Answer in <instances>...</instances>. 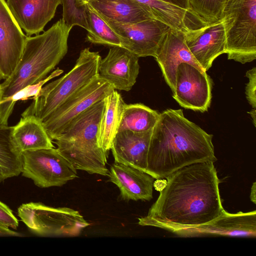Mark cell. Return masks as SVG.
<instances>
[{
  "instance_id": "cell-4",
  "label": "cell",
  "mask_w": 256,
  "mask_h": 256,
  "mask_svg": "<svg viewBox=\"0 0 256 256\" xmlns=\"http://www.w3.org/2000/svg\"><path fill=\"white\" fill-rule=\"evenodd\" d=\"M104 106V98L96 102L72 120L52 142L76 170L108 176V152L98 143Z\"/></svg>"
},
{
  "instance_id": "cell-17",
  "label": "cell",
  "mask_w": 256,
  "mask_h": 256,
  "mask_svg": "<svg viewBox=\"0 0 256 256\" xmlns=\"http://www.w3.org/2000/svg\"><path fill=\"white\" fill-rule=\"evenodd\" d=\"M7 6L26 36L44 32L54 16L61 0H7Z\"/></svg>"
},
{
  "instance_id": "cell-8",
  "label": "cell",
  "mask_w": 256,
  "mask_h": 256,
  "mask_svg": "<svg viewBox=\"0 0 256 256\" xmlns=\"http://www.w3.org/2000/svg\"><path fill=\"white\" fill-rule=\"evenodd\" d=\"M21 174L41 188L61 186L78 177L76 170L55 148L22 153Z\"/></svg>"
},
{
  "instance_id": "cell-23",
  "label": "cell",
  "mask_w": 256,
  "mask_h": 256,
  "mask_svg": "<svg viewBox=\"0 0 256 256\" xmlns=\"http://www.w3.org/2000/svg\"><path fill=\"white\" fill-rule=\"evenodd\" d=\"M160 114L142 104H126L118 130H128L136 132L152 130Z\"/></svg>"
},
{
  "instance_id": "cell-21",
  "label": "cell",
  "mask_w": 256,
  "mask_h": 256,
  "mask_svg": "<svg viewBox=\"0 0 256 256\" xmlns=\"http://www.w3.org/2000/svg\"><path fill=\"white\" fill-rule=\"evenodd\" d=\"M86 4L98 14L120 22L154 19L148 8L136 0H92Z\"/></svg>"
},
{
  "instance_id": "cell-6",
  "label": "cell",
  "mask_w": 256,
  "mask_h": 256,
  "mask_svg": "<svg viewBox=\"0 0 256 256\" xmlns=\"http://www.w3.org/2000/svg\"><path fill=\"white\" fill-rule=\"evenodd\" d=\"M226 34L225 54L242 64L256 58V0H227L221 19Z\"/></svg>"
},
{
  "instance_id": "cell-36",
  "label": "cell",
  "mask_w": 256,
  "mask_h": 256,
  "mask_svg": "<svg viewBox=\"0 0 256 256\" xmlns=\"http://www.w3.org/2000/svg\"><path fill=\"white\" fill-rule=\"evenodd\" d=\"M78 5L80 8H84V6L90 1L92 0H76Z\"/></svg>"
},
{
  "instance_id": "cell-7",
  "label": "cell",
  "mask_w": 256,
  "mask_h": 256,
  "mask_svg": "<svg viewBox=\"0 0 256 256\" xmlns=\"http://www.w3.org/2000/svg\"><path fill=\"white\" fill-rule=\"evenodd\" d=\"M18 215L32 232L42 236H76L90 225L76 210L40 202L22 204Z\"/></svg>"
},
{
  "instance_id": "cell-1",
  "label": "cell",
  "mask_w": 256,
  "mask_h": 256,
  "mask_svg": "<svg viewBox=\"0 0 256 256\" xmlns=\"http://www.w3.org/2000/svg\"><path fill=\"white\" fill-rule=\"evenodd\" d=\"M164 187L138 224L172 232L209 223L225 210L217 172L212 162L182 168L166 178Z\"/></svg>"
},
{
  "instance_id": "cell-18",
  "label": "cell",
  "mask_w": 256,
  "mask_h": 256,
  "mask_svg": "<svg viewBox=\"0 0 256 256\" xmlns=\"http://www.w3.org/2000/svg\"><path fill=\"white\" fill-rule=\"evenodd\" d=\"M109 180L120 190L125 201H150L153 198L154 178L148 173L133 166L114 162L109 170Z\"/></svg>"
},
{
  "instance_id": "cell-26",
  "label": "cell",
  "mask_w": 256,
  "mask_h": 256,
  "mask_svg": "<svg viewBox=\"0 0 256 256\" xmlns=\"http://www.w3.org/2000/svg\"><path fill=\"white\" fill-rule=\"evenodd\" d=\"M63 72L62 70L57 68L39 82L22 89L6 102L0 104V125L8 126V118L17 101L31 99L36 96L46 83L58 76Z\"/></svg>"
},
{
  "instance_id": "cell-2",
  "label": "cell",
  "mask_w": 256,
  "mask_h": 256,
  "mask_svg": "<svg viewBox=\"0 0 256 256\" xmlns=\"http://www.w3.org/2000/svg\"><path fill=\"white\" fill-rule=\"evenodd\" d=\"M213 135L184 116L181 109L160 113L153 128L148 155L146 173L160 180L184 166L217 160Z\"/></svg>"
},
{
  "instance_id": "cell-34",
  "label": "cell",
  "mask_w": 256,
  "mask_h": 256,
  "mask_svg": "<svg viewBox=\"0 0 256 256\" xmlns=\"http://www.w3.org/2000/svg\"><path fill=\"white\" fill-rule=\"evenodd\" d=\"M256 182H254L252 185L251 188V191L250 194V199L251 201L254 204L256 203Z\"/></svg>"
},
{
  "instance_id": "cell-25",
  "label": "cell",
  "mask_w": 256,
  "mask_h": 256,
  "mask_svg": "<svg viewBox=\"0 0 256 256\" xmlns=\"http://www.w3.org/2000/svg\"><path fill=\"white\" fill-rule=\"evenodd\" d=\"M86 20L88 26L86 40L92 44L110 47L123 48L119 36L108 24L105 20L91 6L86 4Z\"/></svg>"
},
{
  "instance_id": "cell-15",
  "label": "cell",
  "mask_w": 256,
  "mask_h": 256,
  "mask_svg": "<svg viewBox=\"0 0 256 256\" xmlns=\"http://www.w3.org/2000/svg\"><path fill=\"white\" fill-rule=\"evenodd\" d=\"M139 58L122 47H111L106 56L100 62L98 76L115 90L129 91L139 74Z\"/></svg>"
},
{
  "instance_id": "cell-16",
  "label": "cell",
  "mask_w": 256,
  "mask_h": 256,
  "mask_svg": "<svg viewBox=\"0 0 256 256\" xmlns=\"http://www.w3.org/2000/svg\"><path fill=\"white\" fill-rule=\"evenodd\" d=\"M154 58L172 93L175 90L176 72L180 64L188 63L204 71L188 48L184 32L172 28H170L164 36Z\"/></svg>"
},
{
  "instance_id": "cell-35",
  "label": "cell",
  "mask_w": 256,
  "mask_h": 256,
  "mask_svg": "<svg viewBox=\"0 0 256 256\" xmlns=\"http://www.w3.org/2000/svg\"><path fill=\"white\" fill-rule=\"evenodd\" d=\"M256 108H252V110L248 112V113L250 114L251 117L252 118L253 120V122L254 124V126H256Z\"/></svg>"
},
{
  "instance_id": "cell-14",
  "label": "cell",
  "mask_w": 256,
  "mask_h": 256,
  "mask_svg": "<svg viewBox=\"0 0 256 256\" xmlns=\"http://www.w3.org/2000/svg\"><path fill=\"white\" fill-rule=\"evenodd\" d=\"M186 44L202 70L206 72L214 60L225 54L226 34L222 20L184 32Z\"/></svg>"
},
{
  "instance_id": "cell-28",
  "label": "cell",
  "mask_w": 256,
  "mask_h": 256,
  "mask_svg": "<svg viewBox=\"0 0 256 256\" xmlns=\"http://www.w3.org/2000/svg\"><path fill=\"white\" fill-rule=\"evenodd\" d=\"M146 6L155 20L172 26L179 20L182 9L160 0H136Z\"/></svg>"
},
{
  "instance_id": "cell-13",
  "label": "cell",
  "mask_w": 256,
  "mask_h": 256,
  "mask_svg": "<svg viewBox=\"0 0 256 256\" xmlns=\"http://www.w3.org/2000/svg\"><path fill=\"white\" fill-rule=\"evenodd\" d=\"M27 36L10 12L5 0H0V81L10 77L22 57Z\"/></svg>"
},
{
  "instance_id": "cell-3",
  "label": "cell",
  "mask_w": 256,
  "mask_h": 256,
  "mask_svg": "<svg viewBox=\"0 0 256 256\" xmlns=\"http://www.w3.org/2000/svg\"><path fill=\"white\" fill-rule=\"evenodd\" d=\"M72 28L60 19L42 34L27 36L16 69L0 84L2 101L0 104L22 89L47 77L66 54Z\"/></svg>"
},
{
  "instance_id": "cell-27",
  "label": "cell",
  "mask_w": 256,
  "mask_h": 256,
  "mask_svg": "<svg viewBox=\"0 0 256 256\" xmlns=\"http://www.w3.org/2000/svg\"><path fill=\"white\" fill-rule=\"evenodd\" d=\"M227 0H188V13L204 26L214 23L221 19Z\"/></svg>"
},
{
  "instance_id": "cell-5",
  "label": "cell",
  "mask_w": 256,
  "mask_h": 256,
  "mask_svg": "<svg viewBox=\"0 0 256 256\" xmlns=\"http://www.w3.org/2000/svg\"><path fill=\"white\" fill-rule=\"evenodd\" d=\"M98 52L89 48L80 52L74 68L66 74L42 86L32 98L31 104L23 114H32L42 121L68 98L98 76L101 60Z\"/></svg>"
},
{
  "instance_id": "cell-30",
  "label": "cell",
  "mask_w": 256,
  "mask_h": 256,
  "mask_svg": "<svg viewBox=\"0 0 256 256\" xmlns=\"http://www.w3.org/2000/svg\"><path fill=\"white\" fill-rule=\"evenodd\" d=\"M246 76L248 78L246 87V98L252 108H256V68L248 70Z\"/></svg>"
},
{
  "instance_id": "cell-20",
  "label": "cell",
  "mask_w": 256,
  "mask_h": 256,
  "mask_svg": "<svg viewBox=\"0 0 256 256\" xmlns=\"http://www.w3.org/2000/svg\"><path fill=\"white\" fill-rule=\"evenodd\" d=\"M11 139L21 153L54 148L42 121L32 114H22L18 123L12 126Z\"/></svg>"
},
{
  "instance_id": "cell-37",
  "label": "cell",
  "mask_w": 256,
  "mask_h": 256,
  "mask_svg": "<svg viewBox=\"0 0 256 256\" xmlns=\"http://www.w3.org/2000/svg\"><path fill=\"white\" fill-rule=\"evenodd\" d=\"M2 91L1 85L0 84V103L2 102Z\"/></svg>"
},
{
  "instance_id": "cell-31",
  "label": "cell",
  "mask_w": 256,
  "mask_h": 256,
  "mask_svg": "<svg viewBox=\"0 0 256 256\" xmlns=\"http://www.w3.org/2000/svg\"><path fill=\"white\" fill-rule=\"evenodd\" d=\"M0 226L16 229L18 226V218L6 204L0 201Z\"/></svg>"
},
{
  "instance_id": "cell-33",
  "label": "cell",
  "mask_w": 256,
  "mask_h": 256,
  "mask_svg": "<svg viewBox=\"0 0 256 256\" xmlns=\"http://www.w3.org/2000/svg\"><path fill=\"white\" fill-rule=\"evenodd\" d=\"M22 234L16 232L9 228L0 226V236H22Z\"/></svg>"
},
{
  "instance_id": "cell-12",
  "label": "cell",
  "mask_w": 256,
  "mask_h": 256,
  "mask_svg": "<svg viewBox=\"0 0 256 256\" xmlns=\"http://www.w3.org/2000/svg\"><path fill=\"white\" fill-rule=\"evenodd\" d=\"M172 233L182 237L220 236L254 238L256 211L230 214L224 210L220 216L209 223L178 229Z\"/></svg>"
},
{
  "instance_id": "cell-19",
  "label": "cell",
  "mask_w": 256,
  "mask_h": 256,
  "mask_svg": "<svg viewBox=\"0 0 256 256\" xmlns=\"http://www.w3.org/2000/svg\"><path fill=\"white\" fill-rule=\"evenodd\" d=\"M152 130L153 129L142 132L118 130L110 148L114 162L133 166L146 172Z\"/></svg>"
},
{
  "instance_id": "cell-11",
  "label": "cell",
  "mask_w": 256,
  "mask_h": 256,
  "mask_svg": "<svg viewBox=\"0 0 256 256\" xmlns=\"http://www.w3.org/2000/svg\"><path fill=\"white\" fill-rule=\"evenodd\" d=\"M212 87L206 72L182 62L177 68L172 97L182 107L204 112L210 106Z\"/></svg>"
},
{
  "instance_id": "cell-29",
  "label": "cell",
  "mask_w": 256,
  "mask_h": 256,
  "mask_svg": "<svg viewBox=\"0 0 256 256\" xmlns=\"http://www.w3.org/2000/svg\"><path fill=\"white\" fill-rule=\"evenodd\" d=\"M62 6V20L68 26H77L88 30L86 8L78 6L76 0H61Z\"/></svg>"
},
{
  "instance_id": "cell-32",
  "label": "cell",
  "mask_w": 256,
  "mask_h": 256,
  "mask_svg": "<svg viewBox=\"0 0 256 256\" xmlns=\"http://www.w3.org/2000/svg\"><path fill=\"white\" fill-rule=\"evenodd\" d=\"M164 2L176 6L178 8L187 10L188 12V0H160Z\"/></svg>"
},
{
  "instance_id": "cell-22",
  "label": "cell",
  "mask_w": 256,
  "mask_h": 256,
  "mask_svg": "<svg viewBox=\"0 0 256 256\" xmlns=\"http://www.w3.org/2000/svg\"><path fill=\"white\" fill-rule=\"evenodd\" d=\"M104 100V106L98 132V143L100 148L108 152L118 131L126 104L116 90H114Z\"/></svg>"
},
{
  "instance_id": "cell-10",
  "label": "cell",
  "mask_w": 256,
  "mask_h": 256,
  "mask_svg": "<svg viewBox=\"0 0 256 256\" xmlns=\"http://www.w3.org/2000/svg\"><path fill=\"white\" fill-rule=\"evenodd\" d=\"M100 16L119 36L123 48L139 58L148 56L155 58L164 36L171 28L155 19L124 23Z\"/></svg>"
},
{
  "instance_id": "cell-9",
  "label": "cell",
  "mask_w": 256,
  "mask_h": 256,
  "mask_svg": "<svg viewBox=\"0 0 256 256\" xmlns=\"http://www.w3.org/2000/svg\"><path fill=\"white\" fill-rule=\"evenodd\" d=\"M114 87L98 76L75 92L42 120L50 139H56L81 113L104 98Z\"/></svg>"
},
{
  "instance_id": "cell-24",
  "label": "cell",
  "mask_w": 256,
  "mask_h": 256,
  "mask_svg": "<svg viewBox=\"0 0 256 256\" xmlns=\"http://www.w3.org/2000/svg\"><path fill=\"white\" fill-rule=\"evenodd\" d=\"M12 126L0 125V182L21 174L22 153L11 139Z\"/></svg>"
}]
</instances>
